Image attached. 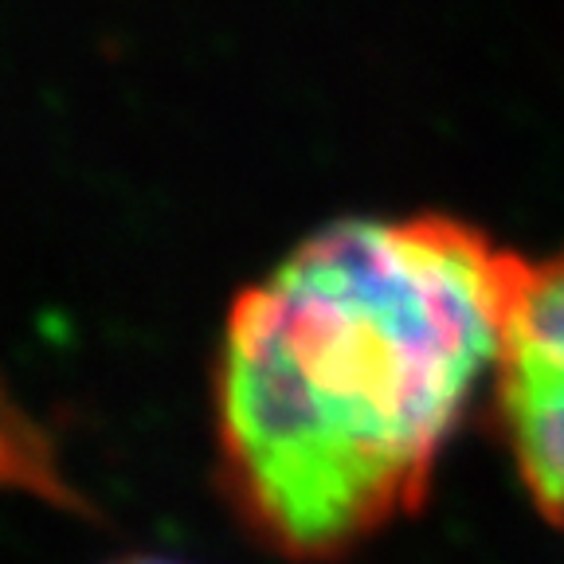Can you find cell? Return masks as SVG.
I'll list each match as a JSON object with an SVG mask.
<instances>
[{"instance_id": "1", "label": "cell", "mask_w": 564, "mask_h": 564, "mask_svg": "<svg viewBox=\"0 0 564 564\" xmlns=\"http://www.w3.org/2000/svg\"><path fill=\"white\" fill-rule=\"evenodd\" d=\"M529 267L463 220L392 216L329 224L251 282L216 369L220 478L251 533L329 561L415 510Z\"/></svg>"}, {"instance_id": "2", "label": "cell", "mask_w": 564, "mask_h": 564, "mask_svg": "<svg viewBox=\"0 0 564 564\" xmlns=\"http://www.w3.org/2000/svg\"><path fill=\"white\" fill-rule=\"evenodd\" d=\"M494 404L533 506L564 525V251L529 267L494 372Z\"/></svg>"}, {"instance_id": "3", "label": "cell", "mask_w": 564, "mask_h": 564, "mask_svg": "<svg viewBox=\"0 0 564 564\" xmlns=\"http://www.w3.org/2000/svg\"><path fill=\"white\" fill-rule=\"evenodd\" d=\"M122 564H173V561H122Z\"/></svg>"}]
</instances>
